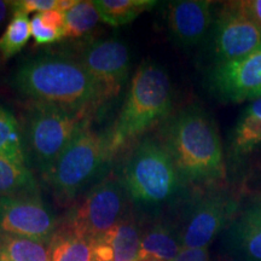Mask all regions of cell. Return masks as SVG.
I'll return each instance as SVG.
<instances>
[{
	"instance_id": "15",
	"label": "cell",
	"mask_w": 261,
	"mask_h": 261,
	"mask_svg": "<svg viewBox=\"0 0 261 261\" xmlns=\"http://www.w3.org/2000/svg\"><path fill=\"white\" fill-rule=\"evenodd\" d=\"M231 252L248 261H261V203L249 208L231 227Z\"/></svg>"
},
{
	"instance_id": "30",
	"label": "cell",
	"mask_w": 261,
	"mask_h": 261,
	"mask_svg": "<svg viewBox=\"0 0 261 261\" xmlns=\"http://www.w3.org/2000/svg\"><path fill=\"white\" fill-rule=\"evenodd\" d=\"M9 10H11L10 2H3V0H0V28L3 27V24L5 23L6 18H8Z\"/></svg>"
},
{
	"instance_id": "6",
	"label": "cell",
	"mask_w": 261,
	"mask_h": 261,
	"mask_svg": "<svg viewBox=\"0 0 261 261\" xmlns=\"http://www.w3.org/2000/svg\"><path fill=\"white\" fill-rule=\"evenodd\" d=\"M108 160L106 137L84 128L45 175L62 205L70 203Z\"/></svg>"
},
{
	"instance_id": "12",
	"label": "cell",
	"mask_w": 261,
	"mask_h": 261,
	"mask_svg": "<svg viewBox=\"0 0 261 261\" xmlns=\"http://www.w3.org/2000/svg\"><path fill=\"white\" fill-rule=\"evenodd\" d=\"M234 203L220 195L204 196L195 202L180 232L182 248H207L226 225Z\"/></svg>"
},
{
	"instance_id": "23",
	"label": "cell",
	"mask_w": 261,
	"mask_h": 261,
	"mask_svg": "<svg viewBox=\"0 0 261 261\" xmlns=\"http://www.w3.org/2000/svg\"><path fill=\"white\" fill-rule=\"evenodd\" d=\"M11 15V21L0 37V58L3 61H9L21 52L32 37L31 19L28 18V15L18 12Z\"/></svg>"
},
{
	"instance_id": "26",
	"label": "cell",
	"mask_w": 261,
	"mask_h": 261,
	"mask_svg": "<svg viewBox=\"0 0 261 261\" xmlns=\"http://www.w3.org/2000/svg\"><path fill=\"white\" fill-rule=\"evenodd\" d=\"M11 6V14L29 15L33 12L41 14V12L50 11L57 8V0H17V2H10Z\"/></svg>"
},
{
	"instance_id": "13",
	"label": "cell",
	"mask_w": 261,
	"mask_h": 261,
	"mask_svg": "<svg viewBox=\"0 0 261 261\" xmlns=\"http://www.w3.org/2000/svg\"><path fill=\"white\" fill-rule=\"evenodd\" d=\"M208 0H179L168 3L166 23L169 37L179 47L191 48L204 40L213 23Z\"/></svg>"
},
{
	"instance_id": "1",
	"label": "cell",
	"mask_w": 261,
	"mask_h": 261,
	"mask_svg": "<svg viewBox=\"0 0 261 261\" xmlns=\"http://www.w3.org/2000/svg\"><path fill=\"white\" fill-rule=\"evenodd\" d=\"M12 85L34 103L89 115L106 103L99 86L80 62L60 55H41L24 61L14 73Z\"/></svg>"
},
{
	"instance_id": "31",
	"label": "cell",
	"mask_w": 261,
	"mask_h": 261,
	"mask_svg": "<svg viewBox=\"0 0 261 261\" xmlns=\"http://www.w3.org/2000/svg\"><path fill=\"white\" fill-rule=\"evenodd\" d=\"M218 261H248V260L244 259L243 256H241L240 254H237V253H234V252H231V253H228V254H225V255L221 256Z\"/></svg>"
},
{
	"instance_id": "8",
	"label": "cell",
	"mask_w": 261,
	"mask_h": 261,
	"mask_svg": "<svg viewBox=\"0 0 261 261\" xmlns=\"http://www.w3.org/2000/svg\"><path fill=\"white\" fill-rule=\"evenodd\" d=\"M57 230L56 217L38 192L0 197V233L48 244Z\"/></svg>"
},
{
	"instance_id": "19",
	"label": "cell",
	"mask_w": 261,
	"mask_h": 261,
	"mask_svg": "<svg viewBox=\"0 0 261 261\" xmlns=\"http://www.w3.org/2000/svg\"><path fill=\"white\" fill-rule=\"evenodd\" d=\"M0 158L28 167L21 127L14 114L3 106H0Z\"/></svg>"
},
{
	"instance_id": "20",
	"label": "cell",
	"mask_w": 261,
	"mask_h": 261,
	"mask_svg": "<svg viewBox=\"0 0 261 261\" xmlns=\"http://www.w3.org/2000/svg\"><path fill=\"white\" fill-rule=\"evenodd\" d=\"M93 3L100 21L112 27L128 24L156 5L152 0H94Z\"/></svg>"
},
{
	"instance_id": "10",
	"label": "cell",
	"mask_w": 261,
	"mask_h": 261,
	"mask_svg": "<svg viewBox=\"0 0 261 261\" xmlns=\"http://www.w3.org/2000/svg\"><path fill=\"white\" fill-rule=\"evenodd\" d=\"M213 34L217 63L243 57L261 46V28L237 2L224 3L214 22Z\"/></svg>"
},
{
	"instance_id": "11",
	"label": "cell",
	"mask_w": 261,
	"mask_h": 261,
	"mask_svg": "<svg viewBox=\"0 0 261 261\" xmlns=\"http://www.w3.org/2000/svg\"><path fill=\"white\" fill-rule=\"evenodd\" d=\"M213 92L224 102L261 98V46L246 56L217 63L211 73Z\"/></svg>"
},
{
	"instance_id": "3",
	"label": "cell",
	"mask_w": 261,
	"mask_h": 261,
	"mask_svg": "<svg viewBox=\"0 0 261 261\" xmlns=\"http://www.w3.org/2000/svg\"><path fill=\"white\" fill-rule=\"evenodd\" d=\"M172 103V85L165 68L151 61L140 64L119 116L106 136L108 160L165 120L171 114Z\"/></svg>"
},
{
	"instance_id": "21",
	"label": "cell",
	"mask_w": 261,
	"mask_h": 261,
	"mask_svg": "<svg viewBox=\"0 0 261 261\" xmlns=\"http://www.w3.org/2000/svg\"><path fill=\"white\" fill-rule=\"evenodd\" d=\"M0 261H50L45 244L0 233Z\"/></svg>"
},
{
	"instance_id": "2",
	"label": "cell",
	"mask_w": 261,
	"mask_h": 261,
	"mask_svg": "<svg viewBox=\"0 0 261 261\" xmlns=\"http://www.w3.org/2000/svg\"><path fill=\"white\" fill-rule=\"evenodd\" d=\"M162 144L171 155L180 180L208 184L226 177L217 125L201 107L190 106L173 117L165 129Z\"/></svg>"
},
{
	"instance_id": "17",
	"label": "cell",
	"mask_w": 261,
	"mask_h": 261,
	"mask_svg": "<svg viewBox=\"0 0 261 261\" xmlns=\"http://www.w3.org/2000/svg\"><path fill=\"white\" fill-rule=\"evenodd\" d=\"M261 146V98L250 103L232 132V151L236 156H244Z\"/></svg>"
},
{
	"instance_id": "18",
	"label": "cell",
	"mask_w": 261,
	"mask_h": 261,
	"mask_svg": "<svg viewBox=\"0 0 261 261\" xmlns=\"http://www.w3.org/2000/svg\"><path fill=\"white\" fill-rule=\"evenodd\" d=\"M50 261H92V246L67 227L58 228L47 244Z\"/></svg>"
},
{
	"instance_id": "28",
	"label": "cell",
	"mask_w": 261,
	"mask_h": 261,
	"mask_svg": "<svg viewBox=\"0 0 261 261\" xmlns=\"http://www.w3.org/2000/svg\"><path fill=\"white\" fill-rule=\"evenodd\" d=\"M237 3L244 14L252 18L261 28V0H242Z\"/></svg>"
},
{
	"instance_id": "22",
	"label": "cell",
	"mask_w": 261,
	"mask_h": 261,
	"mask_svg": "<svg viewBox=\"0 0 261 261\" xmlns=\"http://www.w3.org/2000/svg\"><path fill=\"white\" fill-rule=\"evenodd\" d=\"M35 192L37 180L31 169L0 158V197Z\"/></svg>"
},
{
	"instance_id": "9",
	"label": "cell",
	"mask_w": 261,
	"mask_h": 261,
	"mask_svg": "<svg viewBox=\"0 0 261 261\" xmlns=\"http://www.w3.org/2000/svg\"><path fill=\"white\" fill-rule=\"evenodd\" d=\"M79 62L99 86L106 102L119 96L128 80V47L116 38L91 42L84 48Z\"/></svg>"
},
{
	"instance_id": "14",
	"label": "cell",
	"mask_w": 261,
	"mask_h": 261,
	"mask_svg": "<svg viewBox=\"0 0 261 261\" xmlns=\"http://www.w3.org/2000/svg\"><path fill=\"white\" fill-rule=\"evenodd\" d=\"M142 231L130 218H123L93 242L92 261H138Z\"/></svg>"
},
{
	"instance_id": "25",
	"label": "cell",
	"mask_w": 261,
	"mask_h": 261,
	"mask_svg": "<svg viewBox=\"0 0 261 261\" xmlns=\"http://www.w3.org/2000/svg\"><path fill=\"white\" fill-rule=\"evenodd\" d=\"M31 32L37 45L54 44V42L60 41L61 39L64 38V34L62 32L55 31V29L42 23L38 14H35L31 19Z\"/></svg>"
},
{
	"instance_id": "5",
	"label": "cell",
	"mask_w": 261,
	"mask_h": 261,
	"mask_svg": "<svg viewBox=\"0 0 261 261\" xmlns=\"http://www.w3.org/2000/svg\"><path fill=\"white\" fill-rule=\"evenodd\" d=\"M91 115L50 104H33L29 110L27 144L35 165L47 174L79 133L89 127Z\"/></svg>"
},
{
	"instance_id": "4",
	"label": "cell",
	"mask_w": 261,
	"mask_h": 261,
	"mask_svg": "<svg viewBox=\"0 0 261 261\" xmlns=\"http://www.w3.org/2000/svg\"><path fill=\"white\" fill-rule=\"evenodd\" d=\"M119 179L127 196L140 207L169 201L181 181L166 146L151 138L143 139L133 148Z\"/></svg>"
},
{
	"instance_id": "7",
	"label": "cell",
	"mask_w": 261,
	"mask_h": 261,
	"mask_svg": "<svg viewBox=\"0 0 261 261\" xmlns=\"http://www.w3.org/2000/svg\"><path fill=\"white\" fill-rule=\"evenodd\" d=\"M126 196L119 178H106L94 185L74 208L65 227L93 242L123 219Z\"/></svg>"
},
{
	"instance_id": "32",
	"label": "cell",
	"mask_w": 261,
	"mask_h": 261,
	"mask_svg": "<svg viewBox=\"0 0 261 261\" xmlns=\"http://www.w3.org/2000/svg\"><path fill=\"white\" fill-rule=\"evenodd\" d=\"M256 200L260 202L261 203V189H260V191H259V194H257V196H256Z\"/></svg>"
},
{
	"instance_id": "16",
	"label": "cell",
	"mask_w": 261,
	"mask_h": 261,
	"mask_svg": "<svg viewBox=\"0 0 261 261\" xmlns=\"http://www.w3.org/2000/svg\"><path fill=\"white\" fill-rule=\"evenodd\" d=\"M181 249L180 234L165 223H155L142 233L138 261H173Z\"/></svg>"
},
{
	"instance_id": "24",
	"label": "cell",
	"mask_w": 261,
	"mask_h": 261,
	"mask_svg": "<svg viewBox=\"0 0 261 261\" xmlns=\"http://www.w3.org/2000/svg\"><path fill=\"white\" fill-rule=\"evenodd\" d=\"M100 21L94 3L91 0L79 2L76 6L65 12L64 38L76 39L89 34Z\"/></svg>"
},
{
	"instance_id": "29",
	"label": "cell",
	"mask_w": 261,
	"mask_h": 261,
	"mask_svg": "<svg viewBox=\"0 0 261 261\" xmlns=\"http://www.w3.org/2000/svg\"><path fill=\"white\" fill-rule=\"evenodd\" d=\"M80 0H57V10L61 12H68L71 10L74 6L77 5Z\"/></svg>"
},
{
	"instance_id": "27",
	"label": "cell",
	"mask_w": 261,
	"mask_h": 261,
	"mask_svg": "<svg viewBox=\"0 0 261 261\" xmlns=\"http://www.w3.org/2000/svg\"><path fill=\"white\" fill-rule=\"evenodd\" d=\"M173 261H210L207 248H182Z\"/></svg>"
}]
</instances>
